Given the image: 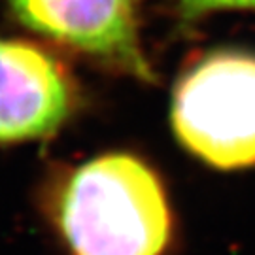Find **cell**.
<instances>
[{
    "instance_id": "4",
    "label": "cell",
    "mask_w": 255,
    "mask_h": 255,
    "mask_svg": "<svg viewBox=\"0 0 255 255\" xmlns=\"http://www.w3.org/2000/svg\"><path fill=\"white\" fill-rule=\"evenodd\" d=\"M76 83L53 55L0 38V146L53 138L76 110Z\"/></svg>"
},
{
    "instance_id": "3",
    "label": "cell",
    "mask_w": 255,
    "mask_h": 255,
    "mask_svg": "<svg viewBox=\"0 0 255 255\" xmlns=\"http://www.w3.org/2000/svg\"><path fill=\"white\" fill-rule=\"evenodd\" d=\"M8 6L28 30L136 80H155L134 0H8Z\"/></svg>"
},
{
    "instance_id": "1",
    "label": "cell",
    "mask_w": 255,
    "mask_h": 255,
    "mask_svg": "<svg viewBox=\"0 0 255 255\" xmlns=\"http://www.w3.org/2000/svg\"><path fill=\"white\" fill-rule=\"evenodd\" d=\"M53 223L70 255H164L172 212L163 182L132 153L93 157L63 178Z\"/></svg>"
},
{
    "instance_id": "5",
    "label": "cell",
    "mask_w": 255,
    "mask_h": 255,
    "mask_svg": "<svg viewBox=\"0 0 255 255\" xmlns=\"http://www.w3.org/2000/svg\"><path fill=\"white\" fill-rule=\"evenodd\" d=\"M178 8L187 23L218 9H255V0H178Z\"/></svg>"
},
{
    "instance_id": "2",
    "label": "cell",
    "mask_w": 255,
    "mask_h": 255,
    "mask_svg": "<svg viewBox=\"0 0 255 255\" xmlns=\"http://www.w3.org/2000/svg\"><path fill=\"white\" fill-rule=\"evenodd\" d=\"M172 130L219 170L255 166V53L218 49L193 61L172 93Z\"/></svg>"
}]
</instances>
